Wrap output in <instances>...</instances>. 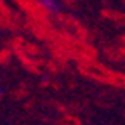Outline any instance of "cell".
Returning <instances> with one entry per match:
<instances>
[{
	"label": "cell",
	"instance_id": "cell-1",
	"mask_svg": "<svg viewBox=\"0 0 125 125\" xmlns=\"http://www.w3.org/2000/svg\"><path fill=\"white\" fill-rule=\"evenodd\" d=\"M40 4L49 10V12H57V4H56V0H40Z\"/></svg>",
	"mask_w": 125,
	"mask_h": 125
}]
</instances>
